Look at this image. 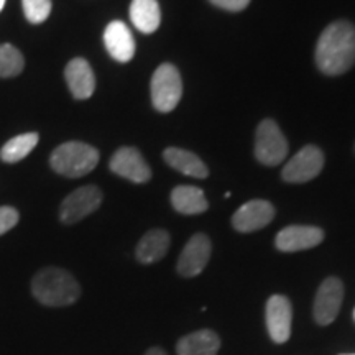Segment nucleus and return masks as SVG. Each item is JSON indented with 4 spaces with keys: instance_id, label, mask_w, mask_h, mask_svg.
Wrapping results in <instances>:
<instances>
[{
    "instance_id": "nucleus-1",
    "label": "nucleus",
    "mask_w": 355,
    "mask_h": 355,
    "mask_svg": "<svg viewBox=\"0 0 355 355\" xmlns=\"http://www.w3.org/2000/svg\"><path fill=\"white\" fill-rule=\"evenodd\" d=\"M316 64L327 76H339L355 64V26L350 21H334L321 33Z\"/></svg>"
},
{
    "instance_id": "nucleus-2",
    "label": "nucleus",
    "mask_w": 355,
    "mask_h": 355,
    "mask_svg": "<svg viewBox=\"0 0 355 355\" xmlns=\"http://www.w3.org/2000/svg\"><path fill=\"white\" fill-rule=\"evenodd\" d=\"M35 300L44 306L61 308L74 304L81 296V286L69 272L56 266L40 270L32 279Z\"/></svg>"
},
{
    "instance_id": "nucleus-3",
    "label": "nucleus",
    "mask_w": 355,
    "mask_h": 355,
    "mask_svg": "<svg viewBox=\"0 0 355 355\" xmlns=\"http://www.w3.org/2000/svg\"><path fill=\"white\" fill-rule=\"evenodd\" d=\"M99 163V152L83 141H66L50 157V165L58 175L81 178L91 173Z\"/></svg>"
},
{
    "instance_id": "nucleus-4",
    "label": "nucleus",
    "mask_w": 355,
    "mask_h": 355,
    "mask_svg": "<svg viewBox=\"0 0 355 355\" xmlns=\"http://www.w3.org/2000/svg\"><path fill=\"white\" fill-rule=\"evenodd\" d=\"M183 94V81L180 71L170 63L158 66L152 78L153 107L162 114L171 112L180 104Z\"/></svg>"
},
{
    "instance_id": "nucleus-5",
    "label": "nucleus",
    "mask_w": 355,
    "mask_h": 355,
    "mask_svg": "<svg viewBox=\"0 0 355 355\" xmlns=\"http://www.w3.org/2000/svg\"><path fill=\"white\" fill-rule=\"evenodd\" d=\"M288 153V141L279 130L278 123L266 119V121L260 122L259 128H257L255 137V157L261 165L266 166H277L283 159L286 158Z\"/></svg>"
},
{
    "instance_id": "nucleus-6",
    "label": "nucleus",
    "mask_w": 355,
    "mask_h": 355,
    "mask_svg": "<svg viewBox=\"0 0 355 355\" xmlns=\"http://www.w3.org/2000/svg\"><path fill=\"white\" fill-rule=\"evenodd\" d=\"M102 202V191L97 186H83L64 198L60 206V219L63 224L71 225L83 220L84 217L99 209Z\"/></svg>"
},
{
    "instance_id": "nucleus-7",
    "label": "nucleus",
    "mask_w": 355,
    "mask_h": 355,
    "mask_svg": "<svg viewBox=\"0 0 355 355\" xmlns=\"http://www.w3.org/2000/svg\"><path fill=\"white\" fill-rule=\"evenodd\" d=\"M324 166V155L316 145H306L283 168L286 183H308L314 180Z\"/></svg>"
},
{
    "instance_id": "nucleus-8",
    "label": "nucleus",
    "mask_w": 355,
    "mask_h": 355,
    "mask_svg": "<svg viewBox=\"0 0 355 355\" xmlns=\"http://www.w3.org/2000/svg\"><path fill=\"white\" fill-rule=\"evenodd\" d=\"M344 300V285L339 278H326L319 286L314 298L313 314L319 326H329L336 321Z\"/></svg>"
},
{
    "instance_id": "nucleus-9",
    "label": "nucleus",
    "mask_w": 355,
    "mask_h": 355,
    "mask_svg": "<svg viewBox=\"0 0 355 355\" xmlns=\"http://www.w3.org/2000/svg\"><path fill=\"white\" fill-rule=\"evenodd\" d=\"M211 241L206 234L193 235L178 260V273L184 278L198 277L206 268L211 259Z\"/></svg>"
},
{
    "instance_id": "nucleus-10",
    "label": "nucleus",
    "mask_w": 355,
    "mask_h": 355,
    "mask_svg": "<svg viewBox=\"0 0 355 355\" xmlns=\"http://www.w3.org/2000/svg\"><path fill=\"white\" fill-rule=\"evenodd\" d=\"M266 327L273 343L285 344L291 336L293 308L290 300L283 295H275L268 300L265 309Z\"/></svg>"
},
{
    "instance_id": "nucleus-11",
    "label": "nucleus",
    "mask_w": 355,
    "mask_h": 355,
    "mask_svg": "<svg viewBox=\"0 0 355 355\" xmlns=\"http://www.w3.org/2000/svg\"><path fill=\"white\" fill-rule=\"evenodd\" d=\"M110 170L115 175L125 178V180L132 181V183H146L152 178V170L146 165V162L141 157V153L133 146H123L119 148L110 158L109 163Z\"/></svg>"
},
{
    "instance_id": "nucleus-12",
    "label": "nucleus",
    "mask_w": 355,
    "mask_h": 355,
    "mask_svg": "<svg viewBox=\"0 0 355 355\" xmlns=\"http://www.w3.org/2000/svg\"><path fill=\"white\" fill-rule=\"evenodd\" d=\"M275 217V207L272 202L263 199H254L241 206L232 217V225L239 232L248 234L266 227Z\"/></svg>"
},
{
    "instance_id": "nucleus-13",
    "label": "nucleus",
    "mask_w": 355,
    "mask_h": 355,
    "mask_svg": "<svg viewBox=\"0 0 355 355\" xmlns=\"http://www.w3.org/2000/svg\"><path fill=\"white\" fill-rule=\"evenodd\" d=\"M322 241V229L313 225H290L277 235L275 245L282 252H301L319 245Z\"/></svg>"
},
{
    "instance_id": "nucleus-14",
    "label": "nucleus",
    "mask_w": 355,
    "mask_h": 355,
    "mask_svg": "<svg viewBox=\"0 0 355 355\" xmlns=\"http://www.w3.org/2000/svg\"><path fill=\"white\" fill-rule=\"evenodd\" d=\"M64 78L74 99L86 101L96 91V76L84 58H74L64 68Z\"/></svg>"
},
{
    "instance_id": "nucleus-15",
    "label": "nucleus",
    "mask_w": 355,
    "mask_h": 355,
    "mask_svg": "<svg viewBox=\"0 0 355 355\" xmlns=\"http://www.w3.org/2000/svg\"><path fill=\"white\" fill-rule=\"evenodd\" d=\"M104 44L109 55L119 63H128L135 56V40L128 26L121 20H114L104 30Z\"/></svg>"
},
{
    "instance_id": "nucleus-16",
    "label": "nucleus",
    "mask_w": 355,
    "mask_h": 355,
    "mask_svg": "<svg viewBox=\"0 0 355 355\" xmlns=\"http://www.w3.org/2000/svg\"><path fill=\"white\" fill-rule=\"evenodd\" d=\"M170 234L163 229L148 230L144 237L140 239L139 245H137L135 255L137 260L144 265L155 263V261L162 260L166 255L168 248H170Z\"/></svg>"
},
{
    "instance_id": "nucleus-17",
    "label": "nucleus",
    "mask_w": 355,
    "mask_h": 355,
    "mask_svg": "<svg viewBox=\"0 0 355 355\" xmlns=\"http://www.w3.org/2000/svg\"><path fill=\"white\" fill-rule=\"evenodd\" d=\"M219 349V336L211 329H201L181 337L176 344L178 355H217Z\"/></svg>"
},
{
    "instance_id": "nucleus-18",
    "label": "nucleus",
    "mask_w": 355,
    "mask_h": 355,
    "mask_svg": "<svg viewBox=\"0 0 355 355\" xmlns=\"http://www.w3.org/2000/svg\"><path fill=\"white\" fill-rule=\"evenodd\" d=\"M163 158H165V162L171 168H175L176 171L183 173L186 176H193L202 180V178H207V175H209L207 166L204 165L202 159L193 152H188V150L171 146V148L165 150Z\"/></svg>"
},
{
    "instance_id": "nucleus-19",
    "label": "nucleus",
    "mask_w": 355,
    "mask_h": 355,
    "mask_svg": "<svg viewBox=\"0 0 355 355\" xmlns=\"http://www.w3.org/2000/svg\"><path fill=\"white\" fill-rule=\"evenodd\" d=\"M171 204L178 212L186 216L201 214L209 207L204 191L196 186H176L171 191Z\"/></svg>"
},
{
    "instance_id": "nucleus-20",
    "label": "nucleus",
    "mask_w": 355,
    "mask_h": 355,
    "mask_svg": "<svg viewBox=\"0 0 355 355\" xmlns=\"http://www.w3.org/2000/svg\"><path fill=\"white\" fill-rule=\"evenodd\" d=\"M130 20L141 33L157 32L162 21V12L157 0H132Z\"/></svg>"
},
{
    "instance_id": "nucleus-21",
    "label": "nucleus",
    "mask_w": 355,
    "mask_h": 355,
    "mask_svg": "<svg viewBox=\"0 0 355 355\" xmlns=\"http://www.w3.org/2000/svg\"><path fill=\"white\" fill-rule=\"evenodd\" d=\"M40 135L37 132L21 133L13 137L0 148V159L6 163H17L32 153V150L38 145Z\"/></svg>"
},
{
    "instance_id": "nucleus-22",
    "label": "nucleus",
    "mask_w": 355,
    "mask_h": 355,
    "mask_svg": "<svg viewBox=\"0 0 355 355\" xmlns=\"http://www.w3.org/2000/svg\"><path fill=\"white\" fill-rule=\"evenodd\" d=\"M24 68V55L13 44H0V78L19 76Z\"/></svg>"
},
{
    "instance_id": "nucleus-23",
    "label": "nucleus",
    "mask_w": 355,
    "mask_h": 355,
    "mask_svg": "<svg viewBox=\"0 0 355 355\" xmlns=\"http://www.w3.org/2000/svg\"><path fill=\"white\" fill-rule=\"evenodd\" d=\"M24 13L30 24H43L51 13V0H21Z\"/></svg>"
},
{
    "instance_id": "nucleus-24",
    "label": "nucleus",
    "mask_w": 355,
    "mask_h": 355,
    "mask_svg": "<svg viewBox=\"0 0 355 355\" xmlns=\"http://www.w3.org/2000/svg\"><path fill=\"white\" fill-rule=\"evenodd\" d=\"M20 214L19 211L10 206H0V235L7 234L19 224Z\"/></svg>"
},
{
    "instance_id": "nucleus-25",
    "label": "nucleus",
    "mask_w": 355,
    "mask_h": 355,
    "mask_svg": "<svg viewBox=\"0 0 355 355\" xmlns=\"http://www.w3.org/2000/svg\"><path fill=\"white\" fill-rule=\"evenodd\" d=\"M211 3H214L216 7L224 8L229 12H241L243 8H247L250 0H209Z\"/></svg>"
},
{
    "instance_id": "nucleus-26",
    "label": "nucleus",
    "mask_w": 355,
    "mask_h": 355,
    "mask_svg": "<svg viewBox=\"0 0 355 355\" xmlns=\"http://www.w3.org/2000/svg\"><path fill=\"white\" fill-rule=\"evenodd\" d=\"M145 355H168V354L165 352V350L159 349V347H152V349L146 350Z\"/></svg>"
},
{
    "instance_id": "nucleus-27",
    "label": "nucleus",
    "mask_w": 355,
    "mask_h": 355,
    "mask_svg": "<svg viewBox=\"0 0 355 355\" xmlns=\"http://www.w3.org/2000/svg\"><path fill=\"white\" fill-rule=\"evenodd\" d=\"M3 6H6V0H0V12H2Z\"/></svg>"
},
{
    "instance_id": "nucleus-28",
    "label": "nucleus",
    "mask_w": 355,
    "mask_h": 355,
    "mask_svg": "<svg viewBox=\"0 0 355 355\" xmlns=\"http://www.w3.org/2000/svg\"><path fill=\"white\" fill-rule=\"evenodd\" d=\"M349 355H355V354H349Z\"/></svg>"
},
{
    "instance_id": "nucleus-29",
    "label": "nucleus",
    "mask_w": 355,
    "mask_h": 355,
    "mask_svg": "<svg viewBox=\"0 0 355 355\" xmlns=\"http://www.w3.org/2000/svg\"><path fill=\"white\" fill-rule=\"evenodd\" d=\"M354 316H355V313H354Z\"/></svg>"
}]
</instances>
